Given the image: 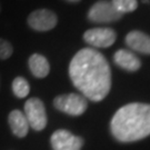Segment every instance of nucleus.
Returning a JSON list of instances; mask_svg holds the SVG:
<instances>
[{
  "label": "nucleus",
  "instance_id": "nucleus-1",
  "mask_svg": "<svg viewBox=\"0 0 150 150\" xmlns=\"http://www.w3.org/2000/svg\"><path fill=\"white\" fill-rule=\"evenodd\" d=\"M74 86L86 99L101 101L111 88V70L105 56L93 48H83L74 56L69 64Z\"/></svg>",
  "mask_w": 150,
  "mask_h": 150
},
{
  "label": "nucleus",
  "instance_id": "nucleus-2",
  "mask_svg": "<svg viewBox=\"0 0 150 150\" xmlns=\"http://www.w3.org/2000/svg\"><path fill=\"white\" fill-rule=\"evenodd\" d=\"M111 134L120 142H134L150 134V105L132 102L118 109L110 122Z\"/></svg>",
  "mask_w": 150,
  "mask_h": 150
},
{
  "label": "nucleus",
  "instance_id": "nucleus-3",
  "mask_svg": "<svg viewBox=\"0 0 150 150\" xmlns=\"http://www.w3.org/2000/svg\"><path fill=\"white\" fill-rule=\"evenodd\" d=\"M54 106L59 111L70 116H81L87 110L88 100L79 93H67L56 97Z\"/></svg>",
  "mask_w": 150,
  "mask_h": 150
},
{
  "label": "nucleus",
  "instance_id": "nucleus-4",
  "mask_svg": "<svg viewBox=\"0 0 150 150\" xmlns=\"http://www.w3.org/2000/svg\"><path fill=\"white\" fill-rule=\"evenodd\" d=\"M122 13L119 12L111 1L99 0L91 6L88 11V19L95 23H110L121 19Z\"/></svg>",
  "mask_w": 150,
  "mask_h": 150
},
{
  "label": "nucleus",
  "instance_id": "nucleus-5",
  "mask_svg": "<svg viewBox=\"0 0 150 150\" xmlns=\"http://www.w3.org/2000/svg\"><path fill=\"white\" fill-rule=\"evenodd\" d=\"M25 116L29 127L36 131H41L47 126V113L43 102L38 98H30L25 103Z\"/></svg>",
  "mask_w": 150,
  "mask_h": 150
},
{
  "label": "nucleus",
  "instance_id": "nucleus-6",
  "mask_svg": "<svg viewBox=\"0 0 150 150\" xmlns=\"http://www.w3.org/2000/svg\"><path fill=\"white\" fill-rule=\"evenodd\" d=\"M58 18L54 11L49 9H38L32 11L27 19L28 26L36 31L45 32L57 26Z\"/></svg>",
  "mask_w": 150,
  "mask_h": 150
},
{
  "label": "nucleus",
  "instance_id": "nucleus-7",
  "mask_svg": "<svg viewBox=\"0 0 150 150\" xmlns=\"http://www.w3.org/2000/svg\"><path fill=\"white\" fill-rule=\"evenodd\" d=\"M116 31L111 28H92L83 33V40L95 48H108L116 41Z\"/></svg>",
  "mask_w": 150,
  "mask_h": 150
},
{
  "label": "nucleus",
  "instance_id": "nucleus-8",
  "mask_svg": "<svg viewBox=\"0 0 150 150\" xmlns=\"http://www.w3.org/2000/svg\"><path fill=\"white\" fill-rule=\"evenodd\" d=\"M50 142L54 150H81L83 139L72 134L68 130L60 129L51 134Z\"/></svg>",
  "mask_w": 150,
  "mask_h": 150
},
{
  "label": "nucleus",
  "instance_id": "nucleus-9",
  "mask_svg": "<svg viewBox=\"0 0 150 150\" xmlns=\"http://www.w3.org/2000/svg\"><path fill=\"white\" fill-rule=\"evenodd\" d=\"M126 45L131 50L150 54V36L139 30H132L126 36Z\"/></svg>",
  "mask_w": 150,
  "mask_h": 150
},
{
  "label": "nucleus",
  "instance_id": "nucleus-10",
  "mask_svg": "<svg viewBox=\"0 0 150 150\" xmlns=\"http://www.w3.org/2000/svg\"><path fill=\"white\" fill-rule=\"evenodd\" d=\"M113 61L118 67L127 71H137L141 67L140 59L130 50L120 49L113 56Z\"/></svg>",
  "mask_w": 150,
  "mask_h": 150
},
{
  "label": "nucleus",
  "instance_id": "nucleus-11",
  "mask_svg": "<svg viewBox=\"0 0 150 150\" xmlns=\"http://www.w3.org/2000/svg\"><path fill=\"white\" fill-rule=\"evenodd\" d=\"M8 121L12 132L16 137L23 138L27 136L28 130H29V123L26 119L25 113L21 112L20 110H12L9 113Z\"/></svg>",
  "mask_w": 150,
  "mask_h": 150
},
{
  "label": "nucleus",
  "instance_id": "nucleus-12",
  "mask_svg": "<svg viewBox=\"0 0 150 150\" xmlns=\"http://www.w3.org/2000/svg\"><path fill=\"white\" fill-rule=\"evenodd\" d=\"M28 64L31 74L36 78H45L48 76L50 71V64L47 58L43 57L42 54H33L32 56H30V58L28 60Z\"/></svg>",
  "mask_w": 150,
  "mask_h": 150
},
{
  "label": "nucleus",
  "instance_id": "nucleus-13",
  "mask_svg": "<svg viewBox=\"0 0 150 150\" xmlns=\"http://www.w3.org/2000/svg\"><path fill=\"white\" fill-rule=\"evenodd\" d=\"M30 87L23 77H16L12 81V92L17 98H26L29 95Z\"/></svg>",
  "mask_w": 150,
  "mask_h": 150
},
{
  "label": "nucleus",
  "instance_id": "nucleus-14",
  "mask_svg": "<svg viewBox=\"0 0 150 150\" xmlns=\"http://www.w3.org/2000/svg\"><path fill=\"white\" fill-rule=\"evenodd\" d=\"M111 2L115 8L122 15L126 12H132L138 7L137 0H111Z\"/></svg>",
  "mask_w": 150,
  "mask_h": 150
},
{
  "label": "nucleus",
  "instance_id": "nucleus-15",
  "mask_svg": "<svg viewBox=\"0 0 150 150\" xmlns=\"http://www.w3.org/2000/svg\"><path fill=\"white\" fill-rule=\"evenodd\" d=\"M13 52V48L9 41L0 38V60H6Z\"/></svg>",
  "mask_w": 150,
  "mask_h": 150
},
{
  "label": "nucleus",
  "instance_id": "nucleus-16",
  "mask_svg": "<svg viewBox=\"0 0 150 150\" xmlns=\"http://www.w3.org/2000/svg\"><path fill=\"white\" fill-rule=\"evenodd\" d=\"M66 1H68V2H79L80 0H66Z\"/></svg>",
  "mask_w": 150,
  "mask_h": 150
},
{
  "label": "nucleus",
  "instance_id": "nucleus-17",
  "mask_svg": "<svg viewBox=\"0 0 150 150\" xmlns=\"http://www.w3.org/2000/svg\"><path fill=\"white\" fill-rule=\"evenodd\" d=\"M142 1H144V2H148V0H142Z\"/></svg>",
  "mask_w": 150,
  "mask_h": 150
},
{
  "label": "nucleus",
  "instance_id": "nucleus-18",
  "mask_svg": "<svg viewBox=\"0 0 150 150\" xmlns=\"http://www.w3.org/2000/svg\"><path fill=\"white\" fill-rule=\"evenodd\" d=\"M0 11H1V6H0Z\"/></svg>",
  "mask_w": 150,
  "mask_h": 150
}]
</instances>
